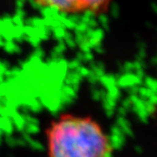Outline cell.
<instances>
[{
    "mask_svg": "<svg viewBox=\"0 0 157 157\" xmlns=\"http://www.w3.org/2000/svg\"><path fill=\"white\" fill-rule=\"evenodd\" d=\"M48 157H113V146L100 123L91 116L63 113L44 131Z\"/></svg>",
    "mask_w": 157,
    "mask_h": 157,
    "instance_id": "obj_1",
    "label": "cell"
},
{
    "mask_svg": "<svg viewBox=\"0 0 157 157\" xmlns=\"http://www.w3.org/2000/svg\"><path fill=\"white\" fill-rule=\"evenodd\" d=\"M38 9L63 17L99 16L107 13L115 0H29Z\"/></svg>",
    "mask_w": 157,
    "mask_h": 157,
    "instance_id": "obj_2",
    "label": "cell"
}]
</instances>
